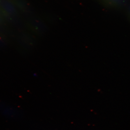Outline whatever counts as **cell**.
<instances>
[{
  "mask_svg": "<svg viewBox=\"0 0 130 130\" xmlns=\"http://www.w3.org/2000/svg\"><path fill=\"white\" fill-rule=\"evenodd\" d=\"M0 113L4 116L8 118H13L16 114L14 108L6 105L0 106Z\"/></svg>",
  "mask_w": 130,
  "mask_h": 130,
  "instance_id": "cell-1",
  "label": "cell"
}]
</instances>
